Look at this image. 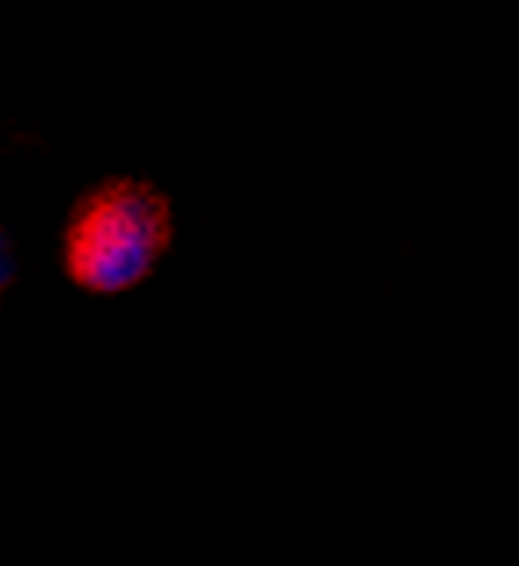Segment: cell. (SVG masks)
<instances>
[{"label": "cell", "mask_w": 519, "mask_h": 566, "mask_svg": "<svg viewBox=\"0 0 519 566\" xmlns=\"http://www.w3.org/2000/svg\"><path fill=\"white\" fill-rule=\"evenodd\" d=\"M166 216L140 190H115L100 198L76 230L72 262L83 283L97 291H123L137 283L161 248Z\"/></svg>", "instance_id": "cell-1"}, {"label": "cell", "mask_w": 519, "mask_h": 566, "mask_svg": "<svg viewBox=\"0 0 519 566\" xmlns=\"http://www.w3.org/2000/svg\"><path fill=\"white\" fill-rule=\"evenodd\" d=\"M8 273H11V255H8V248H4V241H0V283L8 280Z\"/></svg>", "instance_id": "cell-2"}]
</instances>
